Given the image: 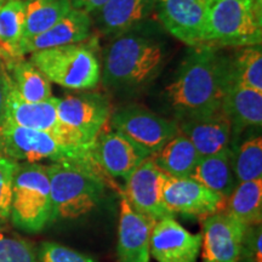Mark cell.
I'll return each mask as SVG.
<instances>
[{"mask_svg":"<svg viewBox=\"0 0 262 262\" xmlns=\"http://www.w3.org/2000/svg\"><path fill=\"white\" fill-rule=\"evenodd\" d=\"M155 11L172 37L189 48L206 47L208 0H156Z\"/></svg>","mask_w":262,"mask_h":262,"instance_id":"30bf717a","label":"cell"},{"mask_svg":"<svg viewBox=\"0 0 262 262\" xmlns=\"http://www.w3.org/2000/svg\"><path fill=\"white\" fill-rule=\"evenodd\" d=\"M56 107L60 122L79 142L88 146L94 145L112 114L108 97L93 91L56 97Z\"/></svg>","mask_w":262,"mask_h":262,"instance_id":"9c48e42d","label":"cell"},{"mask_svg":"<svg viewBox=\"0 0 262 262\" xmlns=\"http://www.w3.org/2000/svg\"><path fill=\"white\" fill-rule=\"evenodd\" d=\"M6 123L27 127V129L45 131L61 139L84 145L75 139L73 134L58 119L56 97H51L50 100L42 101V102H27L24 98L19 97L14 88L11 86L8 97Z\"/></svg>","mask_w":262,"mask_h":262,"instance_id":"2e32d148","label":"cell"},{"mask_svg":"<svg viewBox=\"0 0 262 262\" xmlns=\"http://www.w3.org/2000/svg\"><path fill=\"white\" fill-rule=\"evenodd\" d=\"M45 168L51 191V222L81 217L102 199L108 176L98 166L64 162L50 163Z\"/></svg>","mask_w":262,"mask_h":262,"instance_id":"3957f363","label":"cell"},{"mask_svg":"<svg viewBox=\"0 0 262 262\" xmlns=\"http://www.w3.org/2000/svg\"><path fill=\"white\" fill-rule=\"evenodd\" d=\"M179 131L191 141L201 157L217 155L231 148L232 126L225 113L189 118L178 122Z\"/></svg>","mask_w":262,"mask_h":262,"instance_id":"d6986e66","label":"cell"},{"mask_svg":"<svg viewBox=\"0 0 262 262\" xmlns=\"http://www.w3.org/2000/svg\"><path fill=\"white\" fill-rule=\"evenodd\" d=\"M25 26L24 0H5L0 6V57L9 61L18 57V45Z\"/></svg>","mask_w":262,"mask_h":262,"instance_id":"4316f807","label":"cell"},{"mask_svg":"<svg viewBox=\"0 0 262 262\" xmlns=\"http://www.w3.org/2000/svg\"><path fill=\"white\" fill-rule=\"evenodd\" d=\"M4 64L11 86L25 101L42 102L54 97L51 83L29 60H25V57H16L5 61Z\"/></svg>","mask_w":262,"mask_h":262,"instance_id":"603a6c76","label":"cell"},{"mask_svg":"<svg viewBox=\"0 0 262 262\" xmlns=\"http://www.w3.org/2000/svg\"><path fill=\"white\" fill-rule=\"evenodd\" d=\"M247 227L227 211H220L203 221L202 261L238 262L243 253Z\"/></svg>","mask_w":262,"mask_h":262,"instance_id":"4fadbf2b","label":"cell"},{"mask_svg":"<svg viewBox=\"0 0 262 262\" xmlns=\"http://www.w3.org/2000/svg\"><path fill=\"white\" fill-rule=\"evenodd\" d=\"M24 2L25 26L22 40L48 31L73 9L71 0H24Z\"/></svg>","mask_w":262,"mask_h":262,"instance_id":"484cf974","label":"cell"},{"mask_svg":"<svg viewBox=\"0 0 262 262\" xmlns=\"http://www.w3.org/2000/svg\"><path fill=\"white\" fill-rule=\"evenodd\" d=\"M221 110L232 126V139L248 129H261L262 91L229 84L222 98Z\"/></svg>","mask_w":262,"mask_h":262,"instance_id":"44dd1931","label":"cell"},{"mask_svg":"<svg viewBox=\"0 0 262 262\" xmlns=\"http://www.w3.org/2000/svg\"><path fill=\"white\" fill-rule=\"evenodd\" d=\"M225 211L247 228L261 225L262 179L239 182L226 201Z\"/></svg>","mask_w":262,"mask_h":262,"instance_id":"d4e9b609","label":"cell"},{"mask_svg":"<svg viewBox=\"0 0 262 262\" xmlns=\"http://www.w3.org/2000/svg\"><path fill=\"white\" fill-rule=\"evenodd\" d=\"M152 157L158 168L171 178H189L201 158L191 141L180 131Z\"/></svg>","mask_w":262,"mask_h":262,"instance_id":"cb8c5ba5","label":"cell"},{"mask_svg":"<svg viewBox=\"0 0 262 262\" xmlns=\"http://www.w3.org/2000/svg\"><path fill=\"white\" fill-rule=\"evenodd\" d=\"M201 248L202 233L189 232L173 216H165L153 226L149 250L157 262H196Z\"/></svg>","mask_w":262,"mask_h":262,"instance_id":"5bb4252c","label":"cell"},{"mask_svg":"<svg viewBox=\"0 0 262 262\" xmlns=\"http://www.w3.org/2000/svg\"><path fill=\"white\" fill-rule=\"evenodd\" d=\"M0 2H2V3H3V2H5V0H0Z\"/></svg>","mask_w":262,"mask_h":262,"instance_id":"8d00e7d4","label":"cell"},{"mask_svg":"<svg viewBox=\"0 0 262 262\" xmlns=\"http://www.w3.org/2000/svg\"><path fill=\"white\" fill-rule=\"evenodd\" d=\"M233 170L237 182L262 179V137H249L233 153Z\"/></svg>","mask_w":262,"mask_h":262,"instance_id":"f1b7e54d","label":"cell"},{"mask_svg":"<svg viewBox=\"0 0 262 262\" xmlns=\"http://www.w3.org/2000/svg\"><path fill=\"white\" fill-rule=\"evenodd\" d=\"M51 191L45 165L18 163L12 186L10 219L21 231L37 233L51 222Z\"/></svg>","mask_w":262,"mask_h":262,"instance_id":"52a82bcc","label":"cell"},{"mask_svg":"<svg viewBox=\"0 0 262 262\" xmlns=\"http://www.w3.org/2000/svg\"><path fill=\"white\" fill-rule=\"evenodd\" d=\"M5 70V64H4V60H3L2 57H0V72Z\"/></svg>","mask_w":262,"mask_h":262,"instance_id":"e575fe53","label":"cell"},{"mask_svg":"<svg viewBox=\"0 0 262 262\" xmlns=\"http://www.w3.org/2000/svg\"><path fill=\"white\" fill-rule=\"evenodd\" d=\"M156 0H110L95 12L98 31L116 38L141 27L155 12Z\"/></svg>","mask_w":262,"mask_h":262,"instance_id":"ffe728a7","label":"cell"},{"mask_svg":"<svg viewBox=\"0 0 262 262\" xmlns=\"http://www.w3.org/2000/svg\"><path fill=\"white\" fill-rule=\"evenodd\" d=\"M0 153H2V143H0Z\"/></svg>","mask_w":262,"mask_h":262,"instance_id":"d590c367","label":"cell"},{"mask_svg":"<svg viewBox=\"0 0 262 262\" xmlns=\"http://www.w3.org/2000/svg\"><path fill=\"white\" fill-rule=\"evenodd\" d=\"M168 175L160 170L152 156L142 160L125 179L124 195L137 214L155 222L172 216L163 203V187Z\"/></svg>","mask_w":262,"mask_h":262,"instance_id":"8fae6325","label":"cell"},{"mask_svg":"<svg viewBox=\"0 0 262 262\" xmlns=\"http://www.w3.org/2000/svg\"><path fill=\"white\" fill-rule=\"evenodd\" d=\"M97 38L31 54L32 62L50 83L71 90H93L101 81Z\"/></svg>","mask_w":262,"mask_h":262,"instance_id":"277c9868","label":"cell"},{"mask_svg":"<svg viewBox=\"0 0 262 262\" xmlns=\"http://www.w3.org/2000/svg\"><path fill=\"white\" fill-rule=\"evenodd\" d=\"M93 157L108 178L125 180L139 164L149 157L118 131L101 130L93 145Z\"/></svg>","mask_w":262,"mask_h":262,"instance_id":"9a60e30c","label":"cell"},{"mask_svg":"<svg viewBox=\"0 0 262 262\" xmlns=\"http://www.w3.org/2000/svg\"><path fill=\"white\" fill-rule=\"evenodd\" d=\"M163 203L168 211L202 219L224 211L226 199L192 178L168 176L163 187Z\"/></svg>","mask_w":262,"mask_h":262,"instance_id":"7c38bea8","label":"cell"},{"mask_svg":"<svg viewBox=\"0 0 262 262\" xmlns=\"http://www.w3.org/2000/svg\"><path fill=\"white\" fill-rule=\"evenodd\" d=\"M262 0H208L206 47L261 45Z\"/></svg>","mask_w":262,"mask_h":262,"instance_id":"8992f818","label":"cell"},{"mask_svg":"<svg viewBox=\"0 0 262 262\" xmlns=\"http://www.w3.org/2000/svg\"><path fill=\"white\" fill-rule=\"evenodd\" d=\"M91 31H93L91 16L80 10L72 9L63 18L48 31L19 42L17 50L18 57H25L26 55H31L37 51L85 41L91 37Z\"/></svg>","mask_w":262,"mask_h":262,"instance_id":"ac0fdd59","label":"cell"},{"mask_svg":"<svg viewBox=\"0 0 262 262\" xmlns=\"http://www.w3.org/2000/svg\"><path fill=\"white\" fill-rule=\"evenodd\" d=\"M0 262H40L28 242L0 233Z\"/></svg>","mask_w":262,"mask_h":262,"instance_id":"4dcf8cb0","label":"cell"},{"mask_svg":"<svg viewBox=\"0 0 262 262\" xmlns=\"http://www.w3.org/2000/svg\"><path fill=\"white\" fill-rule=\"evenodd\" d=\"M165 61V42L134 29L113 38L104 49L101 81L110 89L141 90L157 79Z\"/></svg>","mask_w":262,"mask_h":262,"instance_id":"7a4b0ae2","label":"cell"},{"mask_svg":"<svg viewBox=\"0 0 262 262\" xmlns=\"http://www.w3.org/2000/svg\"><path fill=\"white\" fill-rule=\"evenodd\" d=\"M37 255L40 262H96L88 255L52 242H44Z\"/></svg>","mask_w":262,"mask_h":262,"instance_id":"1f68e13d","label":"cell"},{"mask_svg":"<svg viewBox=\"0 0 262 262\" xmlns=\"http://www.w3.org/2000/svg\"><path fill=\"white\" fill-rule=\"evenodd\" d=\"M10 78L6 71L0 72V127L6 123V114H8V97L10 93Z\"/></svg>","mask_w":262,"mask_h":262,"instance_id":"d6a6232c","label":"cell"},{"mask_svg":"<svg viewBox=\"0 0 262 262\" xmlns=\"http://www.w3.org/2000/svg\"><path fill=\"white\" fill-rule=\"evenodd\" d=\"M229 84L262 91L261 45L237 48L228 57Z\"/></svg>","mask_w":262,"mask_h":262,"instance_id":"83f0119b","label":"cell"},{"mask_svg":"<svg viewBox=\"0 0 262 262\" xmlns=\"http://www.w3.org/2000/svg\"><path fill=\"white\" fill-rule=\"evenodd\" d=\"M111 129L118 131L148 156L155 155L179 133L175 119L160 117L142 106H126L111 114Z\"/></svg>","mask_w":262,"mask_h":262,"instance_id":"ba28073f","label":"cell"},{"mask_svg":"<svg viewBox=\"0 0 262 262\" xmlns=\"http://www.w3.org/2000/svg\"><path fill=\"white\" fill-rule=\"evenodd\" d=\"M0 143L3 155L18 163L71 162L98 166L93 157V146L72 142L45 131L5 123L0 127Z\"/></svg>","mask_w":262,"mask_h":262,"instance_id":"5b68a950","label":"cell"},{"mask_svg":"<svg viewBox=\"0 0 262 262\" xmlns=\"http://www.w3.org/2000/svg\"><path fill=\"white\" fill-rule=\"evenodd\" d=\"M110 0H71L72 8L80 10L86 14H95L97 10H100Z\"/></svg>","mask_w":262,"mask_h":262,"instance_id":"836d02e7","label":"cell"},{"mask_svg":"<svg viewBox=\"0 0 262 262\" xmlns=\"http://www.w3.org/2000/svg\"><path fill=\"white\" fill-rule=\"evenodd\" d=\"M189 178L227 201L238 185L233 170V150L228 148L217 155L201 157Z\"/></svg>","mask_w":262,"mask_h":262,"instance_id":"7402d4cb","label":"cell"},{"mask_svg":"<svg viewBox=\"0 0 262 262\" xmlns=\"http://www.w3.org/2000/svg\"><path fill=\"white\" fill-rule=\"evenodd\" d=\"M18 162L0 153V221L10 219L12 186Z\"/></svg>","mask_w":262,"mask_h":262,"instance_id":"f546056e","label":"cell"},{"mask_svg":"<svg viewBox=\"0 0 262 262\" xmlns=\"http://www.w3.org/2000/svg\"><path fill=\"white\" fill-rule=\"evenodd\" d=\"M228 85L227 55L212 47L191 48L165 88V100L176 122L210 116L221 111Z\"/></svg>","mask_w":262,"mask_h":262,"instance_id":"6da1fadb","label":"cell"},{"mask_svg":"<svg viewBox=\"0 0 262 262\" xmlns=\"http://www.w3.org/2000/svg\"><path fill=\"white\" fill-rule=\"evenodd\" d=\"M118 262H149L150 235L156 222L137 214L120 192Z\"/></svg>","mask_w":262,"mask_h":262,"instance_id":"e0dca14e","label":"cell"},{"mask_svg":"<svg viewBox=\"0 0 262 262\" xmlns=\"http://www.w3.org/2000/svg\"><path fill=\"white\" fill-rule=\"evenodd\" d=\"M2 4H3V3H2V2H0V6H2Z\"/></svg>","mask_w":262,"mask_h":262,"instance_id":"74e56055","label":"cell"}]
</instances>
